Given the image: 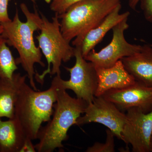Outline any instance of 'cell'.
Returning <instances> with one entry per match:
<instances>
[{"label": "cell", "mask_w": 152, "mask_h": 152, "mask_svg": "<svg viewBox=\"0 0 152 152\" xmlns=\"http://www.w3.org/2000/svg\"><path fill=\"white\" fill-rule=\"evenodd\" d=\"M20 7L26 21H21L17 10L13 20L1 23L4 28L2 36L7 45L16 49L19 54L18 58L16 59L17 64H21L26 72L30 86L37 91L34 66L38 64L45 67V64L42 61V52L39 46H36L34 35L35 32L40 31L42 19L37 11L34 13L30 12L24 3L21 4Z\"/></svg>", "instance_id": "obj_1"}, {"label": "cell", "mask_w": 152, "mask_h": 152, "mask_svg": "<svg viewBox=\"0 0 152 152\" xmlns=\"http://www.w3.org/2000/svg\"><path fill=\"white\" fill-rule=\"evenodd\" d=\"M56 93L51 118L41 128L37 139L39 141L35 145L38 152H52L64 148L63 142L67 140L69 129L77 124L88 105L83 100L71 96L66 90L56 89Z\"/></svg>", "instance_id": "obj_2"}, {"label": "cell", "mask_w": 152, "mask_h": 152, "mask_svg": "<svg viewBox=\"0 0 152 152\" xmlns=\"http://www.w3.org/2000/svg\"><path fill=\"white\" fill-rule=\"evenodd\" d=\"M56 89L51 85L45 91L35 90L26 83L19 91L15 116L26 138L38 139L43 123L51 118L56 101Z\"/></svg>", "instance_id": "obj_3"}, {"label": "cell", "mask_w": 152, "mask_h": 152, "mask_svg": "<svg viewBox=\"0 0 152 152\" xmlns=\"http://www.w3.org/2000/svg\"><path fill=\"white\" fill-rule=\"evenodd\" d=\"M121 0H83L70 6L61 19L60 28L64 37L75 47H80L85 37L104 19Z\"/></svg>", "instance_id": "obj_4"}, {"label": "cell", "mask_w": 152, "mask_h": 152, "mask_svg": "<svg viewBox=\"0 0 152 152\" xmlns=\"http://www.w3.org/2000/svg\"><path fill=\"white\" fill-rule=\"evenodd\" d=\"M41 32L36 37L39 47L45 57L48 68L42 73L36 72L35 79L42 85L45 77L48 74L51 75L61 76L62 63L67 62L75 56V47L64 37L61 28L59 17L57 14L50 21L42 14Z\"/></svg>", "instance_id": "obj_5"}, {"label": "cell", "mask_w": 152, "mask_h": 152, "mask_svg": "<svg viewBox=\"0 0 152 152\" xmlns=\"http://www.w3.org/2000/svg\"><path fill=\"white\" fill-rule=\"evenodd\" d=\"M76 61L72 67H65L69 72L70 79L65 80L61 76L56 75L51 85L56 89L72 91L77 98L85 101L87 104L94 100L98 85L96 66L85 59L80 47L75 48Z\"/></svg>", "instance_id": "obj_6"}, {"label": "cell", "mask_w": 152, "mask_h": 152, "mask_svg": "<svg viewBox=\"0 0 152 152\" xmlns=\"http://www.w3.org/2000/svg\"><path fill=\"white\" fill-rule=\"evenodd\" d=\"M129 18L125 19L112 29L113 37L110 43L99 52L93 49L84 57L97 67L107 68L114 65L124 57L140 52L142 45L131 44L126 40L124 32L129 28Z\"/></svg>", "instance_id": "obj_7"}, {"label": "cell", "mask_w": 152, "mask_h": 152, "mask_svg": "<svg viewBox=\"0 0 152 152\" xmlns=\"http://www.w3.org/2000/svg\"><path fill=\"white\" fill-rule=\"evenodd\" d=\"M84 114L78 119L76 125L82 126L91 123L102 124L122 140L121 133L126 122V115L111 102L103 96H95L93 102L88 104Z\"/></svg>", "instance_id": "obj_8"}, {"label": "cell", "mask_w": 152, "mask_h": 152, "mask_svg": "<svg viewBox=\"0 0 152 152\" xmlns=\"http://www.w3.org/2000/svg\"><path fill=\"white\" fill-rule=\"evenodd\" d=\"M127 120L121 133L122 140L132 146L133 152H150L152 133V110L144 113L138 107L126 111Z\"/></svg>", "instance_id": "obj_9"}, {"label": "cell", "mask_w": 152, "mask_h": 152, "mask_svg": "<svg viewBox=\"0 0 152 152\" xmlns=\"http://www.w3.org/2000/svg\"><path fill=\"white\" fill-rule=\"evenodd\" d=\"M102 96L122 112L132 107L139 108L146 113L152 110V86L140 82L124 88L110 90Z\"/></svg>", "instance_id": "obj_10"}, {"label": "cell", "mask_w": 152, "mask_h": 152, "mask_svg": "<svg viewBox=\"0 0 152 152\" xmlns=\"http://www.w3.org/2000/svg\"><path fill=\"white\" fill-rule=\"evenodd\" d=\"M96 69L98 85L96 97L103 96L110 90L124 88L134 84L136 82L134 77L125 69L121 60L110 67H96Z\"/></svg>", "instance_id": "obj_11"}, {"label": "cell", "mask_w": 152, "mask_h": 152, "mask_svg": "<svg viewBox=\"0 0 152 152\" xmlns=\"http://www.w3.org/2000/svg\"><path fill=\"white\" fill-rule=\"evenodd\" d=\"M125 69L136 81L152 86V46L144 45L140 52L123 58Z\"/></svg>", "instance_id": "obj_12"}, {"label": "cell", "mask_w": 152, "mask_h": 152, "mask_svg": "<svg viewBox=\"0 0 152 152\" xmlns=\"http://www.w3.org/2000/svg\"><path fill=\"white\" fill-rule=\"evenodd\" d=\"M121 4L117 6L107 15L99 25L90 31L85 37L80 47L82 55L85 57L94 49L103 39L110 30L125 19L129 18L130 15L129 12L120 13Z\"/></svg>", "instance_id": "obj_13"}, {"label": "cell", "mask_w": 152, "mask_h": 152, "mask_svg": "<svg viewBox=\"0 0 152 152\" xmlns=\"http://www.w3.org/2000/svg\"><path fill=\"white\" fill-rule=\"evenodd\" d=\"M27 77V75L15 73L11 79L0 78V118H14L18 94Z\"/></svg>", "instance_id": "obj_14"}, {"label": "cell", "mask_w": 152, "mask_h": 152, "mask_svg": "<svg viewBox=\"0 0 152 152\" xmlns=\"http://www.w3.org/2000/svg\"><path fill=\"white\" fill-rule=\"evenodd\" d=\"M26 138L15 118L7 121L0 118V152H20Z\"/></svg>", "instance_id": "obj_15"}, {"label": "cell", "mask_w": 152, "mask_h": 152, "mask_svg": "<svg viewBox=\"0 0 152 152\" xmlns=\"http://www.w3.org/2000/svg\"><path fill=\"white\" fill-rule=\"evenodd\" d=\"M18 69L16 61L2 37L0 39V78L11 79Z\"/></svg>", "instance_id": "obj_16"}, {"label": "cell", "mask_w": 152, "mask_h": 152, "mask_svg": "<svg viewBox=\"0 0 152 152\" xmlns=\"http://www.w3.org/2000/svg\"><path fill=\"white\" fill-rule=\"evenodd\" d=\"M107 138L105 142H96L91 146L88 147L86 152H114L115 150V135L108 129L106 131Z\"/></svg>", "instance_id": "obj_17"}, {"label": "cell", "mask_w": 152, "mask_h": 152, "mask_svg": "<svg viewBox=\"0 0 152 152\" xmlns=\"http://www.w3.org/2000/svg\"><path fill=\"white\" fill-rule=\"evenodd\" d=\"M83 0H52L50 9L58 15L64 13L70 6Z\"/></svg>", "instance_id": "obj_18"}, {"label": "cell", "mask_w": 152, "mask_h": 152, "mask_svg": "<svg viewBox=\"0 0 152 152\" xmlns=\"http://www.w3.org/2000/svg\"><path fill=\"white\" fill-rule=\"evenodd\" d=\"M140 2L145 18L152 23V0H140Z\"/></svg>", "instance_id": "obj_19"}, {"label": "cell", "mask_w": 152, "mask_h": 152, "mask_svg": "<svg viewBox=\"0 0 152 152\" xmlns=\"http://www.w3.org/2000/svg\"><path fill=\"white\" fill-rule=\"evenodd\" d=\"M10 0H0V23L11 21L8 12V6Z\"/></svg>", "instance_id": "obj_20"}, {"label": "cell", "mask_w": 152, "mask_h": 152, "mask_svg": "<svg viewBox=\"0 0 152 152\" xmlns=\"http://www.w3.org/2000/svg\"><path fill=\"white\" fill-rule=\"evenodd\" d=\"M32 141L31 139L26 138L20 152H36L35 145L33 144Z\"/></svg>", "instance_id": "obj_21"}, {"label": "cell", "mask_w": 152, "mask_h": 152, "mask_svg": "<svg viewBox=\"0 0 152 152\" xmlns=\"http://www.w3.org/2000/svg\"><path fill=\"white\" fill-rule=\"evenodd\" d=\"M140 0H129L128 4L131 9L134 10H136L137 7Z\"/></svg>", "instance_id": "obj_22"}, {"label": "cell", "mask_w": 152, "mask_h": 152, "mask_svg": "<svg viewBox=\"0 0 152 152\" xmlns=\"http://www.w3.org/2000/svg\"><path fill=\"white\" fill-rule=\"evenodd\" d=\"M3 31H4V28H3V27L2 25L0 23V39L2 37V35Z\"/></svg>", "instance_id": "obj_23"}, {"label": "cell", "mask_w": 152, "mask_h": 152, "mask_svg": "<svg viewBox=\"0 0 152 152\" xmlns=\"http://www.w3.org/2000/svg\"><path fill=\"white\" fill-rule=\"evenodd\" d=\"M150 151L152 152V133L150 142Z\"/></svg>", "instance_id": "obj_24"}, {"label": "cell", "mask_w": 152, "mask_h": 152, "mask_svg": "<svg viewBox=\"0 0 152 152\" xmlns=\"http://www.w3.org/2000/svg\"><path fill=\"white\" fill-rule=\"evenodd\" d=\"M30 1L32 2L33 3H35L37 0H30ZM51 1L52 0H45V1L47 3H48V4H50L51 2Z\"/></svg>", "instance_id": "obj_25"}, {"label": "cell", "mask_w": 152, "mask_h": 152, "mask_svg": "<svg viewBox=\"0 0 152 152\" xmlns=\"http://www.w3.org/2000/svg\"><path fill=\"white\" fill-rule=\"evenodd\" d=\"M151 45L152 46V45Z\"/></svg>", "instance_id": "obj_26"}]
</instances>
